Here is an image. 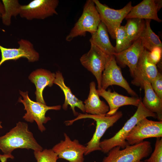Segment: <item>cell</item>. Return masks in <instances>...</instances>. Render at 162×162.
<instances>
[{"label":"cell","instance_id":"6da1fadb","mask_svg":"<svg viewBox=\"0 0 162 162\" xmlns=\"http://www.w3.org/2000/svg\"><path fill=\"white\" fill-rule=\"evenodd\" d=\"M17 148L32 149L35 152L43 150L29 131L28 124L24 122H19L9 132L0 136V149L4 154L13 156L12 152Z\"/></svg>","mask_w":162,"mask_h":162},{"label":"cell","instance_id":"7a4b0ae2","mask_svg":"<svg viewBox=\"0 0 162 162\" xmlns=\"http://www.w3.org/2000/svg\"><path fill=\"white\" fill-rule=\"evenodd\" d=\"M137 110L134 115L128 120L123 127L111 138L100 142V146L101 151L104 153L108 152L112 148L117 146L122 148L128 145L126 139L132 129L141 120L148 117L157 118L156 115L146 109L142 101L137 107Z\"/></svg>","mask_w":162,"mask_h":162},{"label":"cell","instance_id":"3957f363","mask_svg":"<svg viewBox=\"0 0 162 162\" xmlns=\"http://www.w3.org/2000/svg\"><path fill=\"white\" fill-rule=\"evenodd\" d=\"M121 111H117L111 116L104 115H91L87 113H79L77 117L65 122L66 125H72L75 121L82 119L91 118L96 122V129L90 140L87 143L84 155H87L96 151H101L100 146V140L106 130L118 121L122 116Z\"/></svg>","mask_w":162,"mask_h":162},{"label":"cell","instance_id":"277c9868","mask_svg":"<svg viewBox=\"0 0 162 162\" xmlns=\"http://www.w3.org/2000/svg\"><path fill=\"white\" fill-rule=\"evenodd\" d=\"M152 148L148 141L127 146L121 149L117 146L111 149L102 162H143L142 160L152 153Z\"/></svg>","mask_w":162,"mask_h":162},{"label":"cell","instance_id":"5b68a950","mask_svg":"<svg viewBox=\"0 0 162 162\" xmlns=\"http://www.w3.org/2000/svg\"><path fill=\"white\" fill-rule=\"evenodd\" d=\"M101 22L99 14L93 0L85 3L82 14L66 38L68 41L78 36H86L87 32L91 34L97 30Z\"/></svg>","mask_w":162,"mask_h":162},{"label":"cell","instance_id":"8992f818","mask_svg":"<svg viewBox=\"0 0 162 162\" xmlns=\"http://www.w3.org/2000/svg\"><path fill=\"white\" fill-rule=\"evenodd\" d=\"M20 93L23 99L21 97H20L18 102L23 104L24 106V110L26 111L23 118L27 122L31 123L35 121L39 130L42 132L44 131L46 129L44 124L46 123L51 119L50 117L46 116V112L50 110H59L61 106L60 105L47 106L46 104L31 100L28 96L27 91L23 92L20 91Z\"/></svg>","mask_w":162,"mask_h":162},{"label":"cell","instance_id":"52a82bcc","mask_svg":"<svg viewBox=\"0 0 162 162\" xmlns=\"http://www.w3.org/2000/svg\"><path fill=\"white\" fill-rule=\"evenodd\" d=\"M93 1L99 14L101 22L106 26L112 38L115 39L117 29L132 7L131 2H129L123 8L116 10L103 4L98 0Z\"/></svg>","mask_w":162,"mask_h":162},{"label":"cell","instance_id":"ba28073f","mask_svg":"<svg viewBox=\"0 0 162 162\" xmlns=\"http://www.w3.org/2000/svg\"><path fill=\"white\" fill-rule=\"evenodd\" d=\"M111 56L91 44L89 51L83 54L80 58L81 64L95 76L98 89L101 88L102 74Z\"/></svg>","mask_w":162,"mask_h":162},{"label":"cell","instance_id":"9c48e42d","mask_svg":"<svg viewBox=\"0 0 162 162\" xmlns=\"http://www.w3.org/2000/svg\"><path fill=\"white\" fill-rule=\"evenodd\" d=\"M58 0H34L26 5H21L19 15L28 20L44 19L54 15H57L56 9Z\"/></svg>","mask_w":162,"mask_h":162},{"label":"cell","instance_id":"30bf717a","mask_svg":"<svg viewBox=\"0 0 162 162\" xmlns=\"http://www.w3.org/2000/svg\"><path fill=\"white\" fill-rule=\"evenodd\" d=\"M162 137V121H155L145 118L139 122L126 138L128 144L141 143L146 139Z\"/></svg>","mask_w":162,"mask_h":162},{"label":"cell","instance_id":"8fae6325","mask_svg":"<svg viewBox=\"0 0 162 162\" xmlns=\"http://www.w3.org/2000/svg\"><path fill=\"white\" fill-rule=\"evenodd\" d=\"M116 85L124 89L133 97H138L136 93L130 86L123 77L121 69L117 63L114 56H111L103 71L101 82V88L106 90L110 86Z\"/></svg>","mask_w":162,"mask_h":162},{"label":"cell","instance_id":"7c38bea8","mask_svg":"<svg viewBox=\"0 0 162 162\" xmlns=\"http://www.w3.org/2000/svg\"><path fill=\"white\" fill-rule=\"evenodd\" d=\"M64 135V140H61L52 148L58 158L69 162H84L86 146L81 144L76 139L71 140L66 133Z\"/></svg>","mask_w":162,"mask_h":162},{"label":"cell","instance_id":"4fadbf2b","mask_svg":"<svg viewBox=\"0 0 162 162\" xmlns=\"http://www.w3.org/2000/svg\"><path fill=\"white\" fill-rule=\"evenodd\" d=\"M18 43L19 45L18 48H7L0 45L1 54L0 66L7 61L16 60L21 58H27L30 62H34L39 60V54L34 49L31 42L26 39H21Z\"/></svg>","mask_w":162,"mask_h":162},{"label":"cell","instance_id":"5bb4252c","mask_svg":"<svg viewBox=\"0 0 162 162\" xmlns=\"http://www.w3.org/2000/svg\"><path fill=\"white\" fill-rule=\"evenodd\" d=\"M148 51L144 49L134 73L133 85L143 88V82L147 80L150 83L156 77L158 70L156 65L152 63L148 57Z\"/></svg>","mask_w":162,"mask_h":162},{"label":"cell","instance_id":"9a60e30c","mask_svg":"<svg viewBox=\"0 0 162 162\" xmlns=\"http://www.w3.org/2000/svg\"><path fill=\"white\" fill-rule=\"evenodd\" d=\"M162 7L161 0H143L137 5L132 6L125 18H136L145 20H154L161 22L158 12Z\"/></svg>","mask_w":162,"mask_h":162},{"label":"cell","instance_id":"2e32d148","mask_svg":"<svg viewBox=\"0 0 162 162\" xmlns=\"http://www.w3.org/2000/svg\"><path fill=\"white\" fill-rule=\"evenodd\" d=\"M97 90L99 96L104 98L108 104L109 110L106 114L108 116L114 114L119 108L123 106L130 105L137 107L141 101L138 97L124 96L115 91L111 92L110 89L106 91L101 88Z\"/></svg>","mask_w":162,"mask_h":162},{"label":"cell","instance_id":"e0dca14e","mask_svg":"<svg viewBox=\"0 0 162 162\" xmlns=\"http://www.w3.org/2000/svg\"><path fill=\"white\" fill-rule=\"evenodd\" d=\"M144 48L140 38L134 42L126 50L118 53H115L116 61L122 67L128 66L131 76L134 72L139 58L143 51Z\"/></svg>","mask_w":162,"mask_h":162},{"label":"cell","instance_id":"ac0fdd59","mask_svg":"<svg viewBox=\"0 0 162 162\" xmlns=\"http://www.w3.org/2000/svg\"><path fill=\"white\" fill-rule=\"evenodd\" d=\"M55 77V74L43 69H37L31 73L28 78L36 87V101L46 104L43 97V91L46 87L53 85Z\"/></svg>","mask_w":162,"mask_h":162},{"label":"cell","instance_id":"d6986e66","mask_svg":"<svg viewBox=\"0 0 162 162\" xmlns=\"http://www.w3.org/2000/svg\"><path fill=\"white\" fill-rule=\"evenodd\" d=\"M89 86L88 96L84 102L85 112L91 115L106 114L109 110V106L100 99L95 82H92Z\"/></svg>","mask_w":162,"mask_h":162},{"label":"cell","instance_id":"ffe728a7","mask_svg":"<svg viewBox=\"0 0 162 162\" xmlns=\"http://www.w3.org/2000/svg\"><path fill=\"white\" fill-rule=\"evenodd\" d=\"M54 83L60 87L64 94L65 100L62 106L64 110H67L68 106L70 105L75 116H77L79 114L75 110L76 107L82 112H85L83 102L73 94L70 88L65 85L62 74L59 71L56 72Z\"/></svg>","mask_w":162,"mask_h":162},{"label":"cell","instance_id":"44dd1931","mask_svg":"<svg viewBox=\"0 0 162 162\" xmlns=\"http://www.w3.org/2000/svg\"><path fill=\"white\" fill-rule=\"evenodd\" d=\"M143 88L144 90V96L142 101L143 105L148 110L156 115L159 121H162V100L154 92L151 83L147 80L143 81Z\"/></svg>","mask_w":162,"mask_h":162},{"label":"cell","instance_id":"7402d4cb","mask_svg":"<svg viewBox=\"0 0 162 162\" xmlns=\"http://www.w3.org/2000/svg\"><path fill=\"white\" fill-rule=\"evenodd\" d=\"M89 41L91 44L108 55H113L116 53L115 47L110 40L107 28L101 22L99 24L97 31L91 34Z\"/></svg>","mask_w":162,"mask_h":162},{"label":"cell","instance_id":"603a6c76","mask_svg":"<svg viewBox=\"0 0 162 162\" xmlns=\"http://www.w3.org/2000/svg\"><path fill=\"white\" fill-rule=\"evenodd\" d=\"M124 26L128 38L132 43L139 38L146 26L144 20L136 18L127 19Z\"/></svg>","mask_w":162,"mask_h":162},{"label":"cell","instance_id":"cb8c5ba5","mask_svg":"<svg viewBox=\"0 0 162 162\" xmlns=\"http://www.w3.org/2000/svg\"><path fill=\"white\" fill-rule=\"evenodd\" d=\"M151 21L145 20V27L140 37L144 48L149 51L155 46L162 47V44L159 37L151 28Z\"/></svg>","mask_w":162,"mask_h":162},{"label":"cell","instance_id":"d4e9b609","mask_svg":"<svg viewBox=\"0 0 162 162\" xmlns=\"http://www.w3.org/2000/svg\"><path fill=\"white\" fill-rule=\"evenodd\" d=\"M4 13L1 16L3 23L9 26L11 23V18L19 15L21 6L18 0H3Z\"/></svg>","mask_w":162,"mask_h":162},{"label":"cell","instance_id":"484cf974","mask_svg":"<svg viewBox=\"0 0 162 162\" xmlns=\"http://www.w3.org/2000/svg\"><path fill=\"white\" fill-rule=\"evenodd\" d=\"M115 39L116 44L115 48L116 53H118L126 50L132 44L126 35L124 26H120L117 29Z\"/></svg>","mask_w":162,"mask_h":162},{"label":"cell","instance_id":"4316f807","mask_svg":"<svg viewBox=\"0 0 162 162\" xmlns=\"http://www.w3.org/2000/svg\"><path fill=\"white\" fill-rule=\"evenodd\" d=\"M34 154L37 162H57L59 158L57 154L52 149L34 151Z\"/></svg>","mask_w":162,"mask_h":162},{"label":"cell","instance_id":"83f0119b","mask_svg":"<svg viewBox=\"0 0 162 162\" xmlns=\"http://www.w3.org/2000/svg\"><path fill=\"white\" fill-rule=\"evenodd\" d=\"M144 162H162V138H157L153 152L150 157Z\"/></svg>","mask_w":162,"mask_h":162},{"label":"cell","instance_id":"f1b7e54d","mask_svg":"<svg viewBox=\"0 0 162 162\" xmlns=\"http://www.w3.org/2000/svg\"><path fill=\"white\" fill-rule=\"evenodd\" d=\"M162 47L155 46L150 51H148V57L149 60L156 65L161 60L162 57Z\"/></svg>","mask_w":162,"mask_h":162},{"label":"cell","instance_id":"f546056e","mask_svg":"<svg viewBox=\"0 0 162 162\" xmlns=\"http://www.w3.org/2000/svg\"><path fill=\"white\" fill-rule=\"evenodd\" d=\"M151 84L154 92L162 100V75L160 72L158 71L156 77Z\"/></svg>","mask_w":162,"mask_h":162},{"label":"cell","instance_id":"4dcf8cb0","mask_svg":"<svg viewBox=\"0 0 162 162\" xmlns=\"http://www.w3.org/2000/svg\"><path fill=\"white\" fill-rule=\"evenodd\" d=\"M14 158V157L13 156H10L4 154L3 155L0 154V160L1 162H7L8 159H13Z\"/></svg>","mask_w":162,"mask_h":162},{"label":"cell","instance_id":"1f68e13d","mask_svg":"<svg viewBox=\"0 0 162 162\" xmlns=\"http://www.w3.org/2000/svg\"><path fill=\"white\" fill-rule=\"evenodd\" d=\"M2 123V122H0V129L2 128H3L2 126L1 125Z\"/></svg>","mask_w":162,"mask_h":162}]
</instances>
